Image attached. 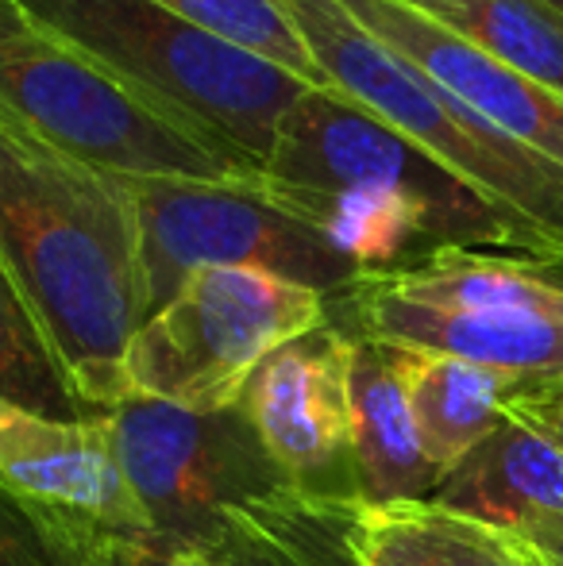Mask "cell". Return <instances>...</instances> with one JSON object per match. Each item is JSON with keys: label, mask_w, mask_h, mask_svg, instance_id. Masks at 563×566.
Here are the masks:
<instances>
[{"label": "cell", "mask_w": 563, "mask_h": 566, "mask_svg": "<svg viewBox=\"0 0 563 566\" xmlns=\"http://www.w3.org/2000/svg\"><path fill=\"white\" fill-rule=\"evenodd\" d=\"M0 262L93 417L128 401L124 355L147 321L139 231L121 178L0 116Z\"/></svg>", "instance_id": "cell-1"}, {"label": "cell", "mask_w": 563, "mask_h": 566, "mask_svg": "<svg viewBox=\"0 0 563 566\" xmlns=\"http://www.w3.org/2000/svg\"><path fill=\"white\" fill-rule=\"evenodd\" d=\"M155 108L263 174L285 113L313 85L194 28L158 0H12Z\"/></svg>", "instance_id": "cell-2"}, {"label": "cell", "mask_w": 563, "mask_h": 566, "mask_svg": "<svg viewBox=\"0 0 563 566\" xmlns=\"http://www.w3.org/2000/svg\"><path fill=\"white\" fill-rule=\"evenodd\" d=\"M332 90L475 186L563 262V166L513 143L352 20L340 0H282Z\"/></svg>", "instance_id": "cell-3"}, {"label": "cell", "mask_w": 563, "mask_h": 566, "mask_svg": "<svg viewBox=\"0 0 563 566\" xmlns=\"http://www.w3.org/2000/svg\"><path fill=\"white\" fill-rule=\"evenodd\" d=\"M0 116L113 178H259L97 62L39 31L12 0H0Z\"/></svg>", "instance_id": "cell-4"}, {"label": "cell", "mask_w": 563, "mask_h": 566, "mask_svg": "<svg viewBox=\"0 0 563 566\" xmlns=\"http://www.w3.org/2000/svg\"><path fill=\"white\" fill-rule=\"evenodd\" d=\"M332 301L267 270L209 266L139 324L124 355L128 397L194 412L236 409L271 350L329 324Z\"/></svg>", "instance_id": "cell-5"}, {"label": "cell", "mask_w": 563, "mask_h": 566, "mask_svg": "<svg viewBox=\"0 0 563 566\" xmlns=\"http://www.w3.org/2000/svg\"><path fill=\"white\" fill-rule=\"evenodd\" d=\"M259 181L271 189H386L425 212L432 243L552 259L525 224L332 85H313L285 113ZM560 262V259H556Z\"/></svg>", "instance_id": "cell-6"}, {"label": "cell", "mask_w": 563, "mask_h": 566, "mask_svg": "<svg viewBox=\"0 0 563 566\" xmlns=\"http://www.w3.org/2000/svg\"><path fill=\"white\" fill-rule=\"evenodd\" d=\"M121 186L139 231L147 316H155L189 274L209 266L267 270L329 301L363 282V270L313 224L282 209L259 178H121Z\"/></svg>", "instance_id": "cell-7"}, {"label": "cell", "mask_w": 563, "mask_h": 566, "mask_svg": "<svg viewBox=\"0 0 563 566\" xmlns=\"http://www.w3.org/2000/svg\"><path fill=\"white\" fill-rule=\"evenodd\" d=\"M101 420L116 467L166 552H201L225 513L290 490L240 405L194 412L128 397Z\"/></svg>", "instance_id": "cell-8"}, {"label": "cell", "mask_w": 563, "mask_h": 566, "mask_svg": "<svg viewBox=\"0 0 563 566\" xmlns=\"http://www.w3.org/2000/svg\"><path fill=\"white\" fill-rule=\"evenodd\" d=\"M347 363L352 332L329 316V324L271 350L240 397L243 417L290 490L332 505H363L352 459Z\"/></svg>", "instance_id": "cell-9"}, {"label": "cell", "mask_w": 563, "mask_h": 566, "mask_svg": "<svg viewBox=\"0 0 563 566\" xmlns=\"http://www.w3.org/2000/svg\"><path fill=\"white\" fill-rule=\"evenodd\" d=\"M0 485L90 536L158 547L105 420H51L0 397Z\"/></svg>", "instance_id": "cell-10"}, {"label": "cell", "mask_w": 563, "mask_h": 566, "mask_svg": "<svg viewBox=\"0 0 563 566\" xmlns=\"http://www.w3.org/2000/svg\"><path fill=\"white\" fill-rule=\"evenodd\" d=\"M340 4L378 43L432 77L471 113H479L533 155L563 166V93L463 43L448 28L409 8L406 0H340Z\"/></svg>", "instance_id": "cell-11"}, {"label": "cell", "mask_w": 563, "mask_h": 566, "mask_svg": "<svg viewBox=\"0 0 563 566\" xmlns=\"http://www.w3.org/2000/svg\"><path fill=\"white\" fill-rule=\"evenodd\" d=\"M332 321L394 347L451 355L513 378L563 381V321L417 305L367 277L332 301Z\"/></svg>", "instance_id": "cell-12"}, {"label": "cell", "mask_w": 563, "mask_h": 566, "mask_svg": "<svg viewBox=\"0 0 563 566\" xmlns=\"http://www.w3.org/2000/svg\"><path fill=\"white\" fill-rule=\"evenodd\" d=\"M536 397V394H533ZM533 397L518 401L482 436L428 501L518 539L563 532V448L536 417Z\"/></svg>", "instance_id": "cell-13"}, {"label": "cell", "mask_w": 563, "mask_h": 566, "mask_svg": "<svg viewBox=\"0 0 563 566\" xmlns=\"http://www.w3.org/2000/svg\"><path fill=\"white\" fill-rule=\"evenodd\" d=\"M347 405H352V459L363 505L432 497L444 474L421 448V432L398 370V350L390 343L352 332Z\"/></svg>", "instance_id": "cell-14"}, {"label": "cell", "mask_w": 563, "mask_h": 566, "mask_svg": "<svg viewBox=\"0 0 563 566\" xmlns=\"http://www.w3.org/2000/svg\"><path fill=\"white\" fill-rule=\"evenodd\" d=\"M398 350V370L406 381L417 432H421V448L440 467V474H448L482 436L494 432L498 420L518 401L560 386V381L513 378V374L463 363L451 355H432V350Z\"/></svg>", "instance_id": "cell-15"}, {"label": "cell", "mask_w": 563, "mask_h": 566, "mask_svg": "<svg viewBox=\"0 0 563 566\" xmlns=\"http://www.w3.org/2000/svg\"><path fill=\"white\" fill-rule=\"evenodd\" d=\"M367 282L417 305L563 321V262L556 259L444 247L406 270L367 274Z\"/></svg>", "instance_id": "cell-16"}, {"label": "cell", "mask_w": 563, "mask_h": 566, "mask_svg": "<svg viewBox=\"0 0 563 566\" xmlns=\"http://www.w3.org/2000/svg\"><path fill=\"white\" fill-rule=\"evenodd\" d=\"M352 509L293 490L248 501L201 547L205 566H363L352 547Z\"/></svg>", "instance_id": "cell-17"}, {"label": "cell", "mask_w": 563, "mask_h": 566, "mask_svg": "<svg viewBox=\"0 0 563 566\" xmlns=\"http://www.w3.org/2000/svg\"><path fill=\"white\" fill-rule=\"evenodd\" d=\"M347 532L363 566H529L518 536L432 501L355 505Z\"/></svg>", "instance_id": "cell-18"}, {"label": "cell", "mask_w": 563, "mask_h": 566, "mask_svg": "<svg viewBox=\"0 0 563 566\" xmlns=\"http://www.w3.org/2000/svg\"><path fill=\"white\" fill-rule=\"evenodd\" d=\"M263 189L282 209H290L293 217L321 231L344 259H352L363 270V277L406 270L421 262L425 254L440 251L432 243L425 212L414 201L386 193V189H336V193L271 186Z\"/></svg>", "instance_id": "cell-19"}, {"label": "cell", "mask_w": 563, "mask_h": 566, "mask_svg": "<svg viewBox=\"0 0 563 566\" xmlns=\"http://www.w3.org/2000/svg\"><path fill=\"white\" fill-rule=\"evenodd\" d=\"M463 43L563 93V15L544 0H406Z\"/></svg>", "instance_id": "cell-20"}, {"label": "cell", "mask_w": 563, "mask_h": 566, "mask_svg": "<svg viewBox=\"0 0 563 566\" xmlns=\"http://www.w3.org/2000/svg\"><path fill=\"white\" fill-rule=\"evenodd\" d=\"M0 397L51 420H97L77 397L59 350L0 262Z\"/></svg>", "instance_id": "cell-21"}, {"label": "cell", "mask_w": 563, "mask_h": 566, "mask_svg": "<svg viewBox=\"0 0 563 566\" xmlns=\"http://www.w3.org/2000/svg\"><path fill=\"white\" fill-rule=\"evenodd\" d=\"M158 4L189 20L194 28L225 39V43L259 54V59L285 70L298 82L329 85L313 54H309L305 39L298 35L293 20L285 15L282 0H158Z\"/></svg>", "instance_id": "cell-22"}, {"label": "cell", "mask_w": 563, "mask_h": 566, "mask_svg": "<svg viewBox=\"0 0 563 566\" xmlns=\"http://www.w3.org/2000/svg\"><path fill=\"white\" fill-rule=\"evenodd\" d=\"M101 539L0 485V566H93Z\"/></svg>", "instance_id": "cell-23"}, {"label": "cell", "mask_w": 563, "mask_h": 566, "mask_svg": "<svg viewBox=\"0 0 563 566\" xmlns=\"http://www.w3.org/2000/svg\"><path fill=\"white\" fill-rule=\"evenodd\" d=\"M121 566H205L197 552H166V547L128 544L121 552Z\"/></svg>", "instance_id": "cell-24"}, {"label": "cell", "mask_w": 563, "mask_h": 566, "mask_svg": "<svg viewBox=\"0 0 563 566\" xmlns=\"http://www.w3.org/2000/svg\"><path fill=\"white\" fill-rule=\"evenodd\" d=\"M533 409H536V417L544 420V428L552 432V440L563 448V394H560V386L541 389V394L533 397Z\"/></svg>", "instance_id": "cell-25"}, {"label": "cell", "mask_w": 563, "mask_h": 566, "mask_svg": "<svg viewBox=\"0 0 563 566\" xmlns=\"http://www.w3.org/2000/svg\"><path fill=\"white\" fill-rule=\"evenodd\" d=\"M525 552L533 555L541 566H563V532L560 536H536V539H521Z\"/></svg>", "instance_id": "cell-26"}, {"label": "cell", "mask_w": 563, "mask_h": 566, "mask_svg": "<svg viewBox=\"0 0 563 566\" xmlns=\"http://www.w3.org/2000/svg\"><path fill=\"white\" fill-rule=\"evenodd\" d=\"M124 539H101L93 547V566H121V552H124Z\"/></svg>", "instance_id": "cell-27"}, {"label": "cell", "mask_w": 563, "mask_h": 566, "mask_svg": "<svg viewBox=\"0 0 563 566\" xmlns=\"http://www.w3.org/2000/svg\"><path fill=\"white\" fill-rule=\"evenodd\" d=\"M544 4H549V8H552V12H556V15H563V0H544Z\"/></svg>", "instance_id": "cell-28"}, {"label": "cell", "mask_w": 563, "mask_h": 566, "mask_svg": "<svg viewBox=\"0 0 563 566\" xmlns=\"http://www.w3.org/2000/svg\"><path fill=\"white\" fill-rule=\"evenodd\" d=\"M529 566H541V563H536V559H533V555H529Z\"/></svg>", "instance_id": "cell-29"}, {"label": "cell", "mask_w": 563, "mask_h": 566, "mask_svg": "<svg viewBox=\"0 0 563 566\" xmlns=\"http://www.w3.org/2000/svg\"><path fill=\"white\" fill-rule=\"evenodd\" d=\"M560 394H563V381H560Z\"/></svg>", "instance_id": "cell-30"}]
</instances>
